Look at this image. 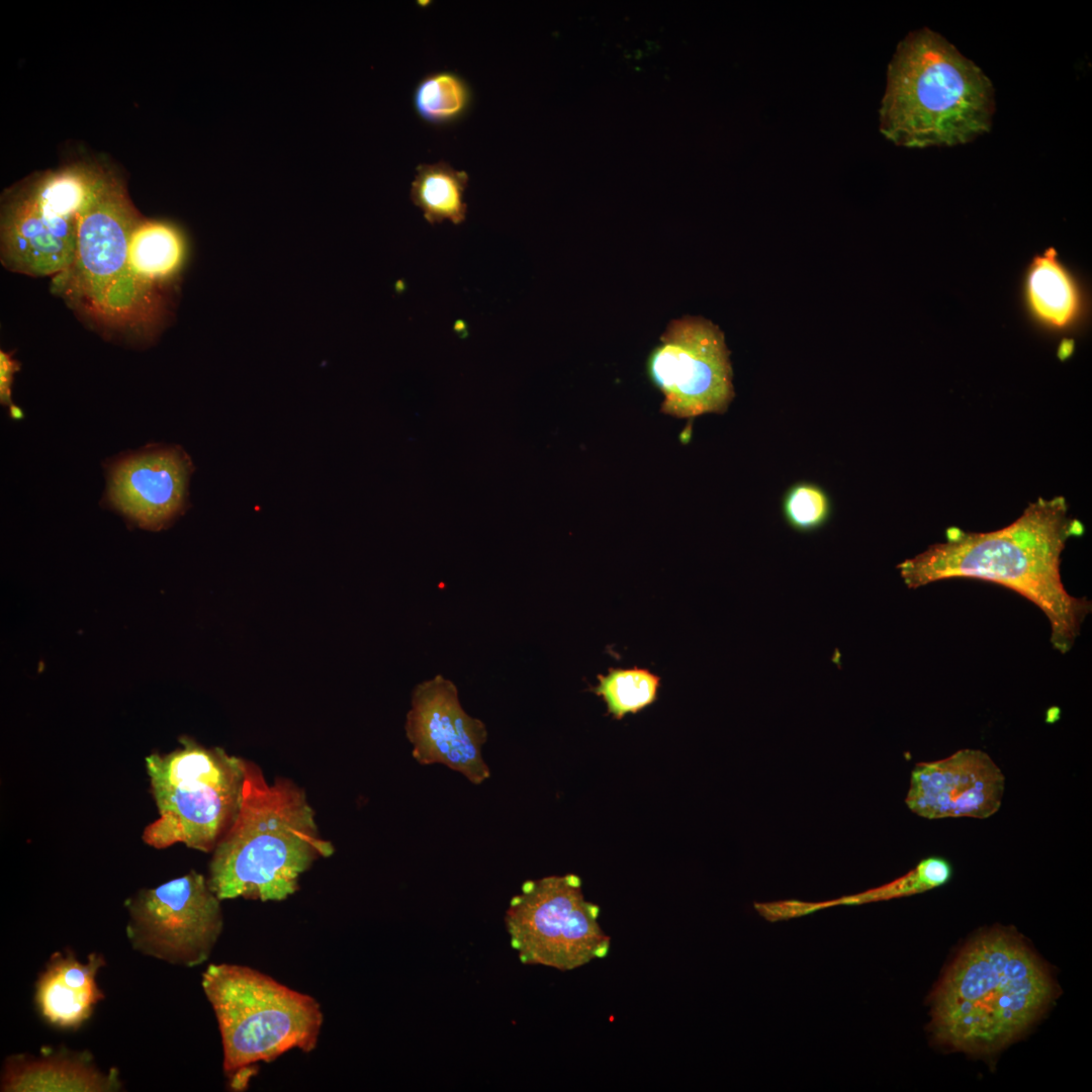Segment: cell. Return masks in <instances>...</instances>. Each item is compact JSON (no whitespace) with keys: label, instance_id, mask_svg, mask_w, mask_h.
I'll use <instances>...</instances> for the list:
<instances>
[{"label":"cell","instance_id":"d4e9b609","mask_svg":"<svg viewBox=\"0 0 1092 1092\" xmlns=\"http://www.w3.org/2000/svg\"><path fill=\"white\" fill-rule=\"evenodd\" d=\"M610 946V938L603 940L595 949L594 957L603 959L608 954Z\"/></svg>","mask_w":1092,"mask_h":1092},{"label":"cell","instance_id":"44dd1931","mask_svg":"<svg viewBox=\"0 0 1092 1092\" xmlns=\"http://www.w3.org/2000/svg\"><path fill=\"white\" fill-rule=\"evenodd\" d=\"M660 677L644 668H610L598 675V685L590 691L601 697L607 713L616 720L635 714L657 699Z\"/></svg>","mask_w":1092,"mask_h":1092},{"label":"cell","instance_id":"ba28073f","mask_svg":"<svg viewBox=\"0 0 1092 1092\" xmlns=\"http://www.w3.org/2000/svg\"><path fill=\"white\" fill-rule=\"evenodd\" d=\"M599 914L600 907L584 900L580 878L568 874L525 882L505 923L523 964L567 971L589 962L610 938L597 923Z\"/></svg>","mask_w":1092,"mask_h":1092},{"label":"cell","instance_id":"5bb4252c","mask_svg":"<svg viewBox=\"0 0 1092 1092\" xmlns=\"http://www.w3.org/2000/svg\"><path fill=\"white\" fill-rule=\"evenodd\" d=\"M78 219L41 204L30 183L15 190L2 206L1 261L29 276H57L73 263Z\"/></svg>","mask_w":1092,"mask_h":1092},{"label":"cell","instance_id":"7402d4cb","mask_svg":"<svg viewBox=\"0 0 1092 1092\" xmlns=\"http://www.w3.org/2000/svg\"><path fill=\"white\" fill-rule=\"evenodd\" d=\"M782 513L790 528L799 533H811L829 522L832 503L820 485L800 481L791 485L784 494Z\"/></svg>","mask_w":1092,"mask_h":1092},{"label":"cell","instance_id":"2e32d148","mask_svg":"<svg viewBox=\"0 0 1092 1092\" xmlns=\"http://www.w3.org/2000/svg\"><path fill=\"white\" fill-rule=\"evenodd\" d=\"M4 1092H107L121 1082L116 1070L101 1072L86 1052L67 1050L41 1055H13L5 1060L1 1075Z\"/></svg>","mask_w":1092,"mask_h":1092},{"label":"cell","instance_id":"3957f363","mask_svg":"<svg viewBox=\"0 0 1092 1092\" xmlns=\"http://www.w3.org/2000/svg\"><path fill=\"white\" fill-rule=\"evenodd\" d=\"M322 837L305 793L287 779L269 784L245 760L237 817L212 850L207 883L222 901H283L320 858L334 853Z\"/></svg>","mask_w":1092,"mask_h":1092},{"label":"cell","instance_id":"5b68a950","mask_svg":"<svg viewBox=\"0 0 1092 1092\" xmlns=\"http://www.w3.org/2000/svg\"><path fill=\"white\" fill-rule=\"evenodd\" d=\"M201 986L217 1020L222 1069L233 1088L246 1087L252 1065L316 1048L324 1014L310 995L235 964H210Z\"/></svg>","mask_w":1092,"mask_h":1092},{"label":"cell","instance_id":"cb8c5ba5","mask_svg":"<svg viewBox=\"0 0 1092 1092\" xmlns=\"http://www.w3.org/2000/svg\"><path fill=\"white\" fill-rule=\"evenodd\" d=\"M19 368L18 363L12 359L10 354L1 351L0 353V399L2 404L10 405L11 402V385L13 381V374Z\"/></svg>","mask_w":1092,"mask_h":1092},{"label":"cell","instance_id":"30bf717a","mask_svg":"<svg viewBox=\"0 0 1092 1092\" xmlns=\"http://www.w3.org/2000/svg\"><path fill=\"white\" fill-rule=\"evenodd\" d=\"M723 332L702 316L671 321L647 359L664 398L661 412L678 419L727 411L735 393Z\"/></svg>","mask_w":1092,"mask_h":1092},{"label":"cell","instance_id":"603a6c76","mask_svg":"<svg viewBox=\"0 0 1092 1092\" xmlns=\"http://www.w3.org/2000/svg\"><path fill=\"white\" fill-rule=\"evenodd\" d=\"M915 870L926 890L944 885L951 877L950 863L939 856L924 858Z\"/></svg>","mask_w":1092,"mask_h":1092},{"label":"cell","instance_id":"7c38bea8","mask_svg":"<svg viewBox=\"0 0 1092 1092\" xmlns=\"http://www.w3.org/2000/svg\"><path fill=\"white\" fill-rule=\"evenodd\" d=\"M106 469L104 502L142 528L159 530L188 507L194 467L179 446H148L119 456Z\"/></svg>","mask_w":1092,"mask_h":1092},{"label":"cell","instance_id":"ac0fdd59","mask_svg":"<svg viewBox=\"0 0 1092 1092\" xmlns=\"http://www.w3.org/2000/svg\"><path fill=\"white\" fill-rule=\"evenodd\" d=\"M188 240L179 226L161 220L142 218L133 228L127 250L131 276L153 299L158 283L176 277L188 258Z\"/></svg>","mask_w":1092,"mask_h":1092},{"label":"cell","instance_id":"4fadbf2b","mask_svg":"<svg viewBox=\"0 0 1092 1092\" xmlns=\"http://www.w3.org/2000/svg\"><path fill=\"white\" fill-rule=\"evenodd\" d=\"M1005 777L980 749H961L940 760L916 764L906 797L908 808L926 819H986L1000 808Z\"/></svg>","mask_w":1092,"mask_h":1092},{"label":"cell","instance_id":"6da1fadb","mask_svg":"<svg viewBox=\"0 0 1092 1092\" xmlns=\"http://www.w3.org/2000/svg\"><path fill=\"white\" fill-rule=\"evenodd\" d=\"M1083 532L1063 496L1038 498L1010 525L991 532L950 527L946 540L900 563L909 588L954 577L1003 585L1033 603L1048 618L1053 647L1065 654L1080 636L1091 602L1070 595L1060 564L1068 539Z\"/></svg>","mask_w":1092,"mask_h":1092},{"label":"cell","instance_id":"52a82bcc","mask_svg":"<svg viewBox=\"0 0 1092 1092\" xmlns=\"http://www.w3.org/2000/svg\"><path fill=\"white\" fill-rule=\"evenodd\" d=\"M141 219L122 183L102 173L78 217L74 261L54 277L53 290L106 325L148 321L152 299L127 264L129 237Z\"/></svg>","mask_w":1092,"mask_h":1092},{"label":"cell","instance_id":"8992f818","mask_svg":"<svg viewBox=\"0 0 1092 1092\" xmlns=\"http://www.w3.org/2000/svg\"><path fill=\"white\" fill-rule=\"evenodd\" d=\"M181 747L146 757L159 817L143 832L155 848L175 843L209 852L235 821L243 793L245 759L183 737Z\"/></svg>","mask_w":1092,"mask_h":1092},{"label":"cell","instance_id":"9c48e42d","mask_svg":"<svg viewBox=\"0 0 1092 1092\" xmlns=\"http://www.w3.org/2000/svg\"><path fill=\"white\" fill-rule=\"evenodd\" d=\"M220 899L207 879L191 871L125 901L126 936L132 948L171 965L196 967L208 960L223 928Z\"/></svg>","mask_w":1092,"mask_h":1092},{"label":"cell","instance_id":"7a4b0ae2","mask_svg":"<svg viewBox=\"0 0 1092 1092\" xmlns=\"http://www.w3.org/2000/svg\"><path fill=\"white\" fill-rule=\"evenodd\" d=\"M1044 966L1016 934L992 929L970 940L932 998V1030L971 1053L997 1051L1025 1031L1052 999Z\"/></svg>","mask_w":1092,"mask_h":1092},{"label":"cell","instance_id":"d6986e66","mask_svg":"<svg viewBox=\"0 0 1092 1092\" xmlns=\"http://www.w3.org/2000/svg\"><path fill=\"white\" fill-rule=\"evenodd\" d=\"M468 181L465 171L455 170L445 161L420 164L412 182L411 199L429 223L448 219L460 224L466 217L464 192Z\"/></svg>","mask_w":1092,"mask_h":1092},{"label":"cell","instance_id":"ffe728a7","mask_svg":"<svg viewBox=\"0 0 1092 1092\" xmlns=\"http://www.w3.org/2000/svg\"><path fill=\"white\" fill-rule=\"evenodd\" d=\"M471 103L466 81L451 71L426 75L417 84L413 105L418 116L433 125H446L461 118Z\"/></svg>","mask_w":1092,"mask_h":1092},{"label":"cell","instance_id":"484cf974","mask_svg":"<svg viewBox=\"0 0 1092 1092\" xmlns=\"http://www.w3.org/2000/svg\"><path fill=\"white\" fill-rule=\"evenodd\" d=\"M9 416H10V418L12 420L19 421V420L23 419L24 414H23V411L19 406L11 403L9 405Z\"/></svg>","mask_w":1092,"mask_h":1092},{"label":"cell","instance_id":"9a60e30c","mask_svg":"<svg viewBox=\"0 0 1092 1092\" xmlns=\"http://www.w3.org/2000/svg\"><path fill=\"white\" fill-rule=\"evenodd\" d=\"M102 954L91 952L86 964L71 950L52 954L35 984V1004L43 1019L59 1028H78L104 999L97 986Z\"/></svg>","mask_w":1092,"mask_h":1092},{"label":"cell","instance_id":"e0dca14e","mask_svg":"<svg viewBox=\"0 0 1092 1092\" xmlns=\"http://www.w3.org/2000/svg\"><path fill=\"white\" fill-rule=\"evenodd\" d=\"M1023 293L1031 318L1051 332L1077 328L1086 311L1078 280L1054 249L1033 258L1026 271Z\"/></svg>","mask_w":1092,"mask_h":1092},{"label":"cell","instance_id":"8fae6325","mask_svg":"<svg viewBox=\"0 0 1092 1092\" xmlns=\"http://www.w3.org/2000/svg\"><path fill=\"white\" fill-rule=\"evenodd\" d=\"M404 731L418 763L444 765L473 785L490 777L483 757L486 726L464 710L456 685L442 674L413 689Z\"/></svg>","mask_w":1092,"mask_h":1092},{"label":"cell","instance_id":"277c9868","mask_svg":"<svg viewBox=\"0 0 1092 1092\" xmlns=\"http://www.w3.org/2000/svg\"><path fill=\"white\" fill-rule=\"evenodd\" d=\"M995 111L990 79L929 28L897 46L887 71L880 131L905 148L964 145L990 130Z\"/></svg>","mask_w":1092,"mask_h":1092}]
</instances>
